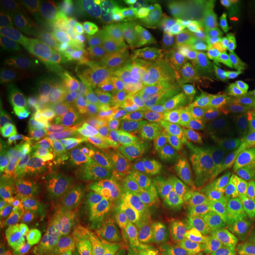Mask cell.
<instances>
[{"label": "cell", "instance_id": "6da1fadb", "mask_svg": "<svg viewBox=\"0 0 255 255\" xmlns=\"http://www.w3.org/2000/svg\"><path fill=\"white\" fill-rule=\"evenodd\" d=\"M222 169L195 187L203 202L234 221L255 208V159L251 154L225 152L215 159Z\"/></svg>", "mask_w": 255, "mask_h": 255}, {"label": "cell", "instance_id": "7a4b0ae2", "mask_svg": "<svg viewBox=\"0 0 255 255\" xmlns=\"http://www.w3.org/2000/svg\"><path fill=\"white\" fill-rule=\"evenodd\" d=\"M25 38L33 60L46 75L70 88L95 92L96 78L88 57L73 45L58 25L39 28Z\"/></svg>", "mask_w": 255, "mask_h": 255}, {"label": "cell", "instance_id": "3957f363", "mask_svg": "<svg viewBox=\"0 0 255 255\" xmlns=\"http://www.w3.org/2000/svg\"><path fill=\"white\" fill-rule=\"evenodd\" d=\"M62 119L77 135L95 143L105 154L116 151L127 141L133 124L101 101L85 96H72Z\"/></svg>", "mask_w": 255, "mask_h": 255}, {"label": "cell", "instance_id": "277c9868", "mask_svg": "<svg viewBox=\"0 0 255 255\" xmlns=\"http://www.w3.org/2000/svg\"><path fill=\"white\" fill-rule=\"evenodd\" d=\"M190 33L200 38H221L229 43L252 47L255 24L250 12L237 0L191 1L186 6Z\"/></svg>", "mask_w": 255, "mask_h": 255}, {"label": "cell", "instance_id": "5b68a950", "mask_svg": "<svg viewBox=\"0 0 255 255\" xmlns=\"http://www.w3.org/2000/svg\"><path fill=\"white\" fill-rule=\"evenodd\" d=\"M12 158L37 171L75 174L85 170L91 164L88 151L63 137L49 136L26 142L12 152Z\"/></svg>", "mask_w": 255, "mask_h": 255}, {"label": "cell", "instance_id": "8992f818", "mask_svg": "<svg viewBox=\"0 0 255 255\" xmlns=\"http://www.w3.org/2000/svg\"><path fill=\"white\" fill-rule=\"evenodd\" d=\"M144 24L135 2H104L101 6L100 38L129 66L145 34Z\"/></svg>", "mask_w": 255, "mask_h": 255}, {"label": "cell", "instance_id": "52a82bcc", "mask_svg": "<svg viewBox=\"0 0 255 255\" xmlns=\"http://www.w3.org/2000/svg\"><path fill=\"white\" fill-rule=\"evenodd\" d=\"M72 191L73 184L60 175L43 171L6 170L2 173L0 183L1 208H23Z\"/></svg>", "mask_w": 255, "mask_h": 255}, {"label": "cell", "instance_id": "ba28073f", "mask_svg": "<svg viewBox=\"0 0 255 255\" xmlns=\"http://www.w3.org/2000/svg\"><path fill=\"white\" fill-rule=\"evenodd\" d=\"M1 87L53 110L60 117L68 110L72 95L63 91L34 69H1Z\"/></svg>", "mask_w": 255, "mask_h": 255}, {"label": "cell", "instance_id": "9c48e42d", "mask_svg": "<svg viewBox=\"0 0 255 255\" xmlns=\"http://www.w3.org/2000/svg\"><path fill=\"white\" fill-rule=\"evenodd\" d=\"M139 203L124 193L100 194L92 207L98 241L120 242Z\"/></svg>", "mask_w": 255, "mask_h": 255}, {"label": "cell", "instance_id": "30bf717a", "mask_svg": "<svg viewBox=\"0 0 255 255\" xmlns=\"http://www.w3.org/2000/svg\"><path fill=\"white\" fill-rule=\"evenodd\" d=\"M168 229L170 228L157 210L139 205L121 238L122 255L158 254L161 241Z\"/></svg>", "mask_w": 255, "mask_h": 255}, {"label": "cell", "instance_id": "8fae6325", "mask_svg": "<svg viewBox=\"0 0 255 255\" xmlns=\"http://www.w3.org/2000/svg\"><path fill=\"white\" fill-rule=\"evenodd\" d=\"M146 188L157 199L156 210L169 228L174 231L196 228L199 210L197 202L193 197L175 187L165 177L149 184Z\"/></svg>", "mask_w": 255, "mask_h": 255}, {"label": "cell", "instance_id": "7c38bea8", "mask_svg": "<svg viewBox=\"0 0 255 255\" xmlns=\"http://www.w3.org/2000/svg\"><path fill=\"white\" fill-rule=\"evenodd\" d=\"M24 255H68L55 229L36 210H26L19 219Z\"/></svg>", "mask_w": 255, "mask_h": 255}, {"label": "cell", "instance_id": "4fadbf2b", "mask_svg": "<svg viewBox=\"0 0 255 255\" xmlns=\"http://www.w3.org/2000/svg\"><path fill=\"white\" fill-rule=\"evenodd\" d=\"M95 94L102 103L109 107L124 119L141 124L145 113V104L133 90L131 84L110 75H102L96 78Z\"/></svg>", "mask_w": 255, "mask_h": 255}, {"label": "cell", "instance_id": "5bb4252c", "mask_svg": "<svg viewBox=\"0 0 255 255\" xmlns=\"http://www.w3.org/2000/svg\"><path fill=\"white\" fill-rule=\"evenodd\" d=\"M173 65L171 44L157 32L146 28L141 45L130 63L135 75L144 72L167 79Z\"/></svg>", "mask_w": 255, "mask_h": 255}, {"label": "cell", "instance_id": "9a60e30c", "mask_svg": "<svg viewBox=\"0 0 255 255\" xmlns=\"http://www.w3.org/2000/svg\"><path fill=\"white\" fill-rule=\"evenodd\" d=\"M1 115L8 124L23 129H44L52 126L45 107L23 97L17 92L1 87L0 91Z\"/></svg>", "mask_w": 255, "mask_h": 255}, {"label": "cell", "instance_id": "2e32d148", "mask_svg": "<svg viewBox=\"0 0 255 255\" xmlns=\"http://www.w3.org/2000/svg\"><path fill=\"white\" fill-rule=\"evenodd\" d=\"M146 28H151L168 43H180L188 28V12L186 5L177 0H162L148 9L144 17Z\"/></svg>", "mask_w": 255, "mask_h": 255}, {"label": "cell", "instance_id": "e0dca14e", "mask_svg": "<svg viewBox=\"0 0 255 255\" xmlns=\"http://www.w3.org/2000/svg\"><path fill=\"white\" fill-rule=\"evenodd\" d=\"M52 6L31 0H5L1 1V12L6 18V26L20 32L24 37L39 28L53 24Z\"/></svg>", "mask_w": 255, "mask_h": 255}, {"label": "cell", "instance_id": "ac0fdd59", "mask_svg": "<svg viewBox=\"0 0 255 255\" xmlns=\"http://www.w3.org/2000/svg\"><path fill=\"white\" fill-rule=\"evenodd\" d=\"M181 151H190L197 162H214L225 154L219 127L210 122H194L181 133Z\"/></svg>", "mask_w": 255, "mask_h": 255}, {"label": "cell", "instance_id": "d6986e66", "mask_svg": "<svg viewBox=\"0 0 255 255\" xmlns=\"http://www.w3.org/2000/svg\"><path fill=\"white\" fill-rule=\"evenodd\" d=\"M101 6L102 2L96 0H59L52 7L76 32L100 37Z\"/></svg>", "mask_w": 255, "mask_h": 255}, {"label": "cell", "instance_id": "ffe728a7", "mask_svg": "<svg viewBox=\"0 0 255 255\" xmlns=\"http://www.w3.org/2000/svg\"><path fill=\"white\" fill-rule=\"evenodd\" d=\"M131 87L143 103L151 108L161 109H176L178 102L177 95L169 84L167 79L149 73H136L131 82Z\"/></svg>", "mask_w": 255, "mask_h": 255}, {"label": "cell", "instance_id": "44dd1931", "mask_svg": "<svg viewBox=\"0 0 255 255\" xmlns=\"http://www.w3.org/2000/svg\"><path fill=\"white\" fill-rule=\"evenodd\" d=\"M223 143L238 154L255 151V114L223 117L219 121Z\"/></svg>", "mask_w": 255, "mask_h": 255}, {"label": "cell", "instance_id": "7402d4cb", "mask_svg": "<svg viewBox=\"0 0 255 255\" xmlns=\"http://www.w3.org/2000/svg\"><path fill=\"white\" fill-rule=\"evenodd\" d=\"M1 69H32L33 58L26 38L20 32L2 25L0 34Z\"/></svg>", "mask_w": 255, "mask_h": 255}, {"label": "cell", "instance_id": "603a6c76", "mask_svg": "<svg viewBox=\"0 0 255 255\" xmlns=\"http://www.w3.org/2000/svg\"><path fill=\"white\" fill-rule=\"evenodd\" d=\"M110 154L120 155L131 159L148 161L150 157H161L169 152L157 137H155L139 124L133 123L131 132L127 141L116 151L110 152Z\"/></svg>", "mask_w": 255, "mask_h": 255}, {"label": "cell", "instance_id": "cb8c5ba5", "mask_svg": "<svg viewBox=\"0 0 255 255\" xmlns=\"http://www.w3.org/2000/svg\"><path fill=\"white\" fill-rule=\"evenodd\" d=\"M220 107L226 117L255 114V87L250 76L232 89H218Z\"/></svg>", "mask_w": 255, "mask_h": 255}, {"label": "cell", "instance_id": "d4e9b609", "mask_svg": "<svg viewBox=\"0 0 255 255\" xmlns=\"http://www.w3.org/2000/svg\"><path fill=\"white\" fill-rule=\"evenodd\" d=\"M207 62L214 81L223 89L237 87L246 79V69L234 57L214 53L208 57Z\"/></svg>", "mask_w": 255, "mask_h": 255}, {"label": "cell", "instance_id": "484cf974", "mask_svg": "<svg viewBox=\"0 0 255 255\" xmlns=\"http://www.w3.org/2000/svg\"><path fill=\"white\" fill-rule=\"evenodd\" d=\"M107 155L120 171H122L128 177L139 181L146 187L163 178L157 171V169L151 163H149L146 159H131L115 154Z\"/></svg>", "mask_w": 255, "mask_h": 255}, {"label": "cell", "instance_id": "4316f807", "mask_svg": "<svg viewBox=\"0 0 255 255\" xmlns=\"http://www.w3.org/2000/svg\"><path fill=\"white\" fill-rule=\"evenodd\" d=\"M218 214L220 218V228L214 239V244L219 253L221 255H248L244 240L238 231L233 228L231 220L220 213Z\"/></svg>", "mask_w": 255, "mask_h": 255}, {"label": "cell", "instance_id": "83f0119b", "mask_svg": "<svg viewBox=\"0 0 255 255\" xmlns=\"http://www.w3.org/2000/svg\"><path fill=\"white\" fill-rule=\"evenodd\" d=\"M197 210H199L196 222L197 233L214 242V239L220 228L219 214L205 202L197 203Z\"/></svg>", "mask_w": 255, "mask_h": 255}, {"label": "cell", "instance_id": "f1b7e54d", "mask_svg": "<svg viewBox=\"0 0 255 255\" xmlns=\"http://www.w3.org/2000/svg\"><path fill=\"white\" fill-rule=\"evenodd\" d=\"M167 81L171 85L175 94L177 95L180 102H182V103H191L193 102L194 88L190 84L189 78L182 68H180L174 63L170 71H169Z\"/></svg>", "mask_w": 255, "mask_h": 255}, {"label": "cell", "instance_id": "f546056e", "mask_svg": "<svg viewBox=\"0 0 255 255\" xmlns=\"http://www.w3.org/2000/svg\"><path fill=\"white\" fill-rule=\"evenodd\" d=\"M184 71H186L193 88L205 87L210 82V78H212V73H210L208 64L202 58H200L199 56H194L191 58Z\"/></svg>", "mask_w": 255, "mask_h": 255}, {"label": "cell", "instance_id": "4dcf8cb0", "mask_svg": "<svg viewBox=\"0 0 255 255\" xmlns=\"http://www.w3.org/2000/svg\"><path fill=\"white\" fill-rule=\"evenodd\" d=\"M175 115L173 110L161 109V108H151L148 107L145 109L144 116L139 126L148 130L150 133L157 132L164 127V124L168 122Z\"/></svg>", "mask_w": 255, "mask_h": 255}, {"label": "cell", "instance_id": "1f68e13d", "mask_svg": "<svg viewBox=\"0 0 255 255\" xmlns=\"http://www.w3.org/2000/svg\"><path fill=\"white\" fill-rule=\"evenodd\" d=\"M190 248H188L177 235L176 231L168 229L161 241L159 255H189Z\"/></svg>", "mask_w": 255, "mask_h": 255}, {"label": "cell", "instance_id": "d6a6232c", "mask_svg": "<svg viewBox=\"0 0 255 255\" xmlns=\"http://www.w3.org/2000/svg\"><path fill=\"white\" fill-rule=\"evenodd\" d=\"M237 231L244 240L248 255H255V226L244 220L238 222Z\"/></svg>", "mask_w": 255, "mask_h": 255}, {"label": "cell", "instance_id": "836d02e7", "mask_svg": "<svg viewBox=\"0 0 255 255\" xmlns=\"http://www.w3.org/2000/svg\"><path fill=\"white\" fill-rule=\"evenodd\" d=\"M171 57H173V62L176 65L186 70L188 64L193 58V51L187 44L184 43H175L171 44Z\"/></svg>", "mask_w": 255, "mask_h": 255}, {"label": "cell", "instance_id": "e575fe53", "mask_svg": "<svg viewBox=\"0 0 255 255\" xmlns=\"http://www.w3.org/2000/svg\"><path fill=\"white\" fill-rule=\"evenodd\" d=\"M193 101L197 107L208 113H212L213 103V92L208 85L205 87H196L193 90ZM213 114V113H212Z\"/></svg>", "mask_w": 255, "mask_h": 255}, {"label": "cell", "instance_id": "d590c367", "mask_svg": "<svg viewBox=\"0 0 255 255\" xmlns=\"http://www.w3.org/2000/svg\"><path fill=\"white\" fill-rule=\"evenodd\" d=\"M197 232V231H196ZM189 255H221L219 253L215 244L209 239H207L197 233V238L193 248L190 250Z\"/></svg>", "mask_w": 255, "mask_h": 255}, {"label": "cell", "instance_id": "8d00e7d4", "mask_svg": "<svg viewBox=\"0 0 255 255\" xmlns=\"http://www.w3.org/2000/svg\"><path fill=\"white\" fill-rule=\"evenodd\" d=\"M68 255H97V252L87 241H76L69 247Z\"/></svg>", "mask_w": 255, "mask_h": 255}, {"label": "cell", "instance_id": "74e56055", "mask_svg": "<svg viewBox=\"0 0 255 255\" xmlns=\"http://www.w3.org/2000/svg\"><path fill=\"white\" fill-rule=\"evenodd\" d=\"M244 219L246 220V221L251 222L252 225H254V226H255V208H253L252 210H250V212H248L247 214L244 216Z\"/></svg>", "mask_w": 255, "mask_h": 255}, {"label": "cell", "instance_id": "f35d334b", "mask_svg": "<svg viewBox=\"0 0 255 255\" xmlns=\"http://www.w3.org/2000/svg\"><path fill=\"white\" fill-rule=\"evenodd\" d=\"M252 17H253L254 24H255V1H253V9H252Z\"/></svg>", "mask_w": 255, "mask_h": 255}, {"label": "cell", "instance_id": "ab89813d", "mask_svg": "<svg viewBox=\"0 0 255 255\" xmlns=\"http://www.w3.org/2000/svg\"><path fill=\"white\" fill-rule=\"evenodd\" d=\"M252 49L255 52V31H254V37H253V43H252Z\"/></svg>", "mask_w": 255, "mask_h": 255}, {"label": "cell", "instance_id": "60d3db41", "mask_svg": "<svg viewBox=\"0 0 255 255\" xmlns=\"http://www.w3.org/2000/svg\"><path fill=\"white\" fill-rule=\"evenodd\" d=\"M251 155H252V157H253V158L255 159V151L253 152V154H251Z\"/></svg>", "mask_w": 255, "mask_h": 255}, {"label": "cell", "instance_id": "b9f144b4", "mask_svg": "<svg viewBox=\"0 0 255 255\" xmlns=\"http://www.w3.org/2000/svg\"><path fill=\"white\" fill-rule=\"evenodd\" d=\"M253 76V81H254V87H255V75H252Z\"/></svg>", "mask_w": 255, "mask_h": 255}, {"label": "cell", "instance_id": "7bdbcfd3", "mask_svg": "<svg viewBox=\"0 0 255 255\" xmlns=\"http://www.w3.org/2000/svg\"><path fill=\"white\" fill-rule=\"evenodd\" d=\"M156 255H159V254H156Z\"/></svg>", "mask_w": 255, "mask_h": 255}]
</instances>
